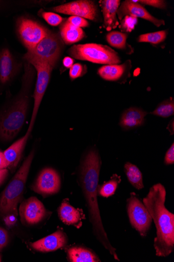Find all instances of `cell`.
Segmentation results:
<instances>
[{
    "label": "cell",
    "instance_id": "cell-1",
    "mask_svg": "<svg viewBox=\"0 0 174 262\" xmlns=\"http://www.w3.org/2000/svg\"><path fill=\"white\" fill-rule=\"evenodd\" d=\"M101 165V157L98 153L94 150H90L85 157L81 166L82 186L89 210L90 221L96 239L114 259L119 260L116 249L109 242L98 209L97 192Z\"/></svg>",
    "mask_w": 174,
    "mask_h": 262
},
{
    "label": "cell",
    "instance_id": "cell-2",
    "mask_svg": "<svg viewBox=\"0 0 174 262\" xmlns=\"http://www.w3.org/2000/svg\"><path fill=\"white\" fill-rule=\"evenodd\" d=\"M166 192L164 186L158 183L152 186L143 199L157 228L154 247L156 255L167 257L174 249V215L165 206Z\"/></svg>",
    "mask_w": 174,
    "mask_h": 262
},
{
    "label": "cell",
    "instance_id": "cell-3",
    "mask_svg": "<svg viewBox=\"0 0 174 262\" xmlns=\"http://www.w3.org/2000/svg\"><path fill=\"white\" fill-rule=\"evenodd\" d=\"M21 88L17 96L0 113V139H14L26 121L30 103V95L36 71L24 60Z\"/></svg>",
    "mask_w": 174,
    "mask_h": 262
},
{
    "label": "cell",
    "instance_id": "cell-4",
    "mask_svg": "<svg viewBox=\"0 0 174 262\" xmlns=\"http://www.w3.org/2000/svg\"><path fill=\"white\" fill-rule=\"evenodd\" d=\"M34 157L33 150L4 190L0 200V212L9 214L17 211Z\"/></svg>",
    "mask_w": 174,
    "mask_h": 262
},
{
    "label": "cell",
    "instance_id": "cell-5",
    "mask_svg": "<svg viewBox=\"0 0 174 262\" xmlns=\"http://www.w3.org/2000/svg\"><path fill=\"white\" fill-rule=\"evenodd\" d=\"M63 41L58 33L48 30L45 37L34 48L24 54L23 60L47 63L54 68L57 65L64 47Z\"/></svg>",
    "mask_w": 174,
    "mask_h": 262
},
{
    "label": "cell",
    "instance_id": "cell-6",
    "mask_svg": "<svg viewBox=\"0 0 174 262\" xmlns=\"http://www.w3.org/2000/svg\"><path fill=\"white\" fill-rule=\"evenodd\" d=\"M71 57L94 63L118 64L120 62L118 54L107 45L94 43L73 45L68 51Z\"/></svg>",
    "mask_w": 174,
    "mask_h": 262
},
{
    "label": "cell",
    "instance_id": "cell-7",
    "mask_svg": "<svg viewBox=\"0 0 174 262\" xmlns=\"http://www.w3.org/2000/svg\"><path fill=\"white\" fill-rule=\"evenodd\" d=\"M16 30L18 38L28 51L34 49L48 31L39 23L23 16L17 19Z\"/></svg>",
    "mask_w": 174,
    "mask_h": 262
},
{
    "label": "cell",
    "instance_id": "cell-8",
    "mask_svg": "<svg viewBox=\"0 0 174 262\" xmlns=\"http://www.w3.org/2000/svg\"><path fill=\"white\" fill-rule=\"evenodd\" d=\"M35 69L37 74L34 91V105L31 123L27 133L31 134L35 124L38 110L46 91L54 68L47 63L37 61H28Z\"/></svg>",
    "mask_w": 174,
    "mask_h": 262
},
{
    "label": "cell",
    "instance_id": "cell-9",
    "mask_svg": "<svg viewBox=\"0 0 174 262\" xmlns=\"http://www.w3.org/2000/svg\"><path fill=\"white\" fill-rule=\"evenodd\" d=\"M127 208L130 223L142 236H145L151 227L153 219L144 205L135 194L128 200Z\"/></svg>",
    "mask_w": 174,
    "mask_h": 262
},
{
    "label": "cell",
    "instance_id": "cell-10",
    "mask_svg": "<svg viewBox=\"0 0 174 262\" xmlns=\"http://www.w3.org/2000/svg\"><path fill=\"white\" fill-rule=\"evenodd\" d=\"M52 10L59 13L77 16L94 20L97 15V8L93 2L80 0L53 8Z\"/></svg>",
    "mask_w": 174,
    "mask_h": 262
},
{
    "label": "cell",
    "instance_id": "cell-11",
    "mask_svg": "<svg viewBox=\"0 0 174 262\" xmlns=\"http://www.w3.org/2000/svg\"><path fill=\"white\" fill-rule=\"evenodd\" d=\"M21 65L8 48L0 50V85L5 86L12 82L19 73Z\"/></svg>",
    "mask_w": 174,
    "mask_h": 262
},
{
    "label": "cell",
    "instance_id": "cell-12",
    "mask_svg": "<svg viewBox=\"0 0 174 262\" xmlns=\"http://www.w3.org/2000/svg\"><path fill=\"white\" fill-rule=\"evenodd\" d=\"M20 215L23 223L32 225L40 222L46 211L43 204L35 197H32L20 205Z\"/></svg>",
    "mask_w": 174,
    "mask_h": 262
},
{
    "label": "cell",
    "instance_id": "cell-13",
    "mask_svg": "<svg viewBox=\"0 0 174 262\" xmlns=\"http://www.w3.org/2000/svg\"><path fill=\"white\" fill-rule=\"evenodd\" d=\"M60 187L61 180L58 172L53 169L46 168L41 172L33 189L41 194L52 195L57 193Z\"/></svg>",
    "mask_w": 174,
    "mask_h": 262
},
{
    "label": "cell",
    "instance_id": "cell-14",
    "mask_svg": "<svg viewBox=\"0 0 174 262\" xmlns=\"http://www.w3.org/2000/svg\"><path fill=\"white\" fill-rule=\"evenodd\" d=\"M117 14L120 20L126 16L129 15L147 20L153 23L158 28L165 25L164 20L153 16L142 5L133 2L132 0L122 2L117 10Z\"/></svg>",
    "mask_w": 174,
    "mask_h": 262
},
{
    "label": "cell",
    "instance_id": "cell-15",
    "mask_svg": "<svg viewBox=\"0 0 174 262\" xmlns=\"http://www.w3.org/2000/svg\"><path fill=\"white\" fill-rule=\"evenodd\" d=\"M67 243V237L65 233L58 230L32 244L33 248L39 251L48 252L56 251L64 247Z\"/></svg>",
    "mask_w": 174,
    "mask_h": 262
},
{
    "label": "cell",
    "instance_id": "cell-16",
    "mask_svg": "<svg viewBox=\"0 0 174 262\" xmlns=\"http://www.w3.org/2000/svg\"><path fill=\"white\" fill-rule=\"evenodd\" d=\"M147 113L143 110L131 107L123 113L120 118V126L124 129L129 130L143 125Z\"/></svg>",
    "mask_w": 174,
    "mask_h": 262
},
{
    "label": "cell",
    "instance_id": "cell-17",
    "mask_svg": "<svg viewBox=\"0 0 174 262\" xmlns=\"http://www.w3.org/2000/svg\"><path fill=\"white\" fill-rule=\"evenodd\" d=\"M30 135L27 133L4 152L10 169L14 170L16 167Z\"/></svg>",
    "mask_w": 174,
    "mask_h": 262
},
{
    "label": "cell",
    "instance_id": "cell-18",
    "mask_svg": "<svg viewBox=\"0 0 174 262\" xmlns=\"http://www.w3.org/2000/svg\"><path fill=\"white\" fill-rule=\"evenodd\" d=\"M102 9L104 18L105 28L110 31L118 26L117 12L120 4L119 0H104Z\"/></svg>",
    "mask_w": 174,
    "mask_h": 262
},
{
    "label": "cell",
    "instance_id": "cell-19",
    "mask_svg": "<svg viewBox=\"0 0 174 262\" xmlns=\"http://www.w3.org/2000/svg\"><path fill=\"white\" fill-rule=\"evenodd\" d=\"M60 36L67 45H71L82 40L85 37L82 29L73 26L67 20L63 21L60 27Z\"/></svg>",
    "mask_w": 174,
    "mask_h": 262
},
{
    "label": "cell",
    "instance_id": "cell-20",
    "mask_svg": "<svg viewBox=\"0 0 174 262\" xmlns=\"http://www.w3.org/2000/svg\"><path fill=\"white\" fill-rule=\"evenodd\" d=\"M59 217L65 224L77 226L81 224L83 214L67 202H63L58 210Z\"/></svg>",
    "mask_w": 174,
    "mask_h": 262
},
{
    "label": "cell",
    "instance_id": "cell-21",
    "mask_svg": "<svg viewBox=\"0 0 174 262\" xmlns=\"http://www.w3.org/2000/svg\"><path fill=\"white\" fill-rule=\"evenodd\" d=\"M128 67L122 64H108L99 68L97 74L103 79L109 81H117L126 74Z\"/></svg>",
    "mask_w": 174,
    "mask_h": 262
},
{
    "label": "cell",
    "instance_id": "cell-22",
    "mask_svg": "<svg viewBox=\"0 0 174 262\" xmlns=\"http://www.w3.org/2000/svg\"><path fill=\"white\" fill-rule=\"evenodd\" d=\"M68 257L72 262H97L101 261L97 256L89 250L73 247L67 251Z\"/></svg>",
    "mask_w": 174,
    "mask_h": 262
},
{
    "label": "cell",
    "instance_id": "cell-23",
    "mask_svg": "<svg viewBox=\"0 0 174 262\" xmlns=\"http://www.w3.org/2000/svg\"><path fill=\"white\" fill-rule=\"evenodd\" d=\"M125 171L129 182L135 188L140 190L144 187L142 174L137 166L128 162L125 164Z\"/></svg>",
    "mask_w": 174,
    "mask_h": 262
},
{
    "label": "cell",
    "instance_id": "cell-24",
    "mask_svg": "<svg viewBox=\"0 0 174 262\" xmlns=\"http://www.w3.org/2000/svg\"><path fill=\"white\" fill-rule=\"evenodd\" d=\"M128 35L120 32L113 31L107 35V40L112 47L117 49L123 50L126 48Z\"/></svg>",
    "mask_w": 174,
    "mask_h": 262
},
{
    "label": "cell",
    "instance_id": "cell-25",
    "mask_svg": "<svg viewBox=\"0 0 174 262\" xmlns=\"http://www.w3.org/2000/svg\"><path fill=\"white\" fill-rule=\"evenodd\" d=\"M120 177L114 175L111 180L99 187L98 194L103 197L108 198L114 195L120 182Z\"/></svg>",
    "mask_w": 174,
    "mask_h": 262
},
{
    "label": "cell",
    "instance_id": "cell-26",
    "mask_svg": "<svg viewBox=\"0 0 174 262\" xmlns=\"http://www.w3.org/2000/svg\"><path fill=\"white\" fill-rule=\"evenodd\" d=\"M167 35V31H161L141 35L137 40L139 42H148L158 45L163 42L166 38Z\"/></svg>",
    "mask_w": 174,
    "mask_h": 262
},
{
    "label": "cell",
    "instance_id": "cell-27",
    "mask_svg": "<svg viewBox=\"0 0 174 262\" xmlns=\"http://www.w3.org/2000/svg\"><path fill=\"white\" fill-rule=\"evenodd\" d=\"M174 102L173 99L166 100L161 103L157 108L151 113L156 116L163 118H167L173 115Z\"/></svg>",
    "mask_w": 174,
    "mask_h": 262
},
{
    "label": "cell",
    "instance_id": "cell-28",
    "mask_svg": "<svg viewBox=\"0 0 174 262\" xmlns=\"http://www.w3.org/2000/svg\"><path fill=\"white\" fill-rule=\"evenodd\" d=\"M87 68L86 66L77 63L73 64L69 69V75L71 80L82 77L86 74Z\"/></svg>",
    "mask_w": 174,
    "mask_h": 262
},
{
    "label": "cell",
    "instance_id": "cell-29",
    "mask_svg": "<svg viewBox=\"0 0 174 262\" xmlns=\"http://www.w3.org/2000/svg\"><path fill=\"white\" fill-rule=\"evenodd\" d=\"M137 23V18L128 15L121 19L120 27L122 31L131 32L135 29Z\"/></svg>",
    "mask_w": 174,
    "mask_h": 262
},
{
    "label": "cell",
    "instance_id": "cell-30",
    "mask_svg": "<svg viewBox=\"0 0 174 262\" xmlns=\"http://www.w3.org/2000/svg\"><path fill=\"white\" fill-rule=\"evenodd\" d=\"M41 16L49 25L53 27L61 25L63 21V18L60 15L53 12H42Z\"/></svg>",
    "mask_w": 174,
    "mask_h": 262
},
{
    "label": "cell",
    "instance_id": "cell-31",
    "mask_svg": "<svg viewBox=\"0 0 174 262\" xmlns=\"http://www.w3.org/2000/svg\"><path fill=\"white\" fill-rule=\"evenodd\" d=\"M67 21L73 26L79 28H85L89 26V22L84 18L71 16L69 17Z\"/></svg>",
    "mask_w": 174,
    "mask_h": 262
},
{
    "label": "cell",
    "instance_id": "cell-32",
    "mask_svg": "<svg viewBox=\"0 0 174 262\" xmlns=\"http://www.w3.org/2000/svg\"><path fill=\"white\" fill-rule=\"evenodd\" d=\"M138 3L159 9H164L166 7V2L162 0H140Z\"/></svg>",
    "mask_w": 174,
    "mask_h": 262
},
{
    "label": "cell",
    "instance_id": "cell-33",
    "mask_svg": "<svg viewBox=\"0 0 174 262\" xmlns=\"http://www.w3.org/2000/svg\"><path fill=\"white\" fill-rule=\"evenodd\" d=\"M9 242L8 232L4 228L0 227V251L7 246Z\"/></svg>",
    "mask_w": 174,
    "mask_h": 262
},
{
    "label": "cell",
    "instance_id": "cell-34",
    "mask_svg": "<svg viewBox=\"0 0 174 262\" xmlns=\"http://www.w3.org/2000/svg\"><path fill=\"white\" fill-rule=\"evenodd\" d=\"M164 162L166 165H170L174 163V145L173 143L169 148L165 156Z\"/></svg>",
    "mask_w": 174,
    "mask_h": 262
},
{
    "label": "cell",
    "instance_id": "cell-35",
    "mask_svg": "<svg viewBox=\"0 0 174 262\" xmlns=\"http://www.w3.org/2000/svg\"><path fill=\"white\" fill-rule=\"evenodd\" d=\"M6 219V223L10 226L14 224L16 221V216H17V211H15L12 213L8 214Z\"/></svg>",
    "mask_w": 174,
    "mask_h": 262
},
{
    "label": "cell",
    "instance_id": "cell-36",
    "mask_svg": "<svg viewBox=\"0 0 174 262\" xmlns=\"http://www.w3.org/2000/svg\"><path fill=\"white\" fill-rule=\"evenodd\" d=\"M8 167V163L4 152L0 151V170L7 169Z\"/></svg>",
    "mask_w": 174,
    "mask_h": 262
},
{
    "label": "cell",
    "instance_id": "cell-37",
    "mask_svg": "<svg viewBox=\"0 0 174 262\" xmlns=\"http://www.w3.org/2000/svg\"><path fill=\"white\" fill-rule=\"evenodd\" d=\"M74 60L70 57H66L63 60L64 67L66 69H70L73 64Z\"/></svg>",
    "mask_w": 174,
    "mask_h": 262
},
{
    "label": "cell",
    "instance_id": "cell-38",
    "mask_svg": "<svg viewBox=\"0 0 174 262\" xmlns=\"http://www.w3.org/2000/svg\"><path fill=\"white\" fill-rule=\"evenodd\" d=\"M8 174V170L7 169L0 170V184H1Z\"/></svg>",
    "mask_w": 174,
    "mask_h": 262
},
{
    "label": "cell",
    "instance_id": "cell-39",
    "mask_svg": "<svg viewBox=\"0 0 174 262\" xmlns=\"http://www.w3.org/2000/svg\"><path fill=\"white\" fill-rule=\"evenodd\" d=\"M2 3H3L2 2H0V7H1Z\"/></svg>",
    "mask_w": 174,
    "mask_h": 262
},
{
    "label": "cell",
    "instance_id": "cell-40",
    "mask_svg": "<svg viewBox=\"0 0 174 262\" xmlns=\"http://www.w3.org/2000/svg\"><path fill=\"white\" fill-rule=\"evenodd\" d=\"M0 261H2L1 257H0Z\"/></svg>",
    "mask_w": 174,
    "mask_h": 262
}]
</instances>
